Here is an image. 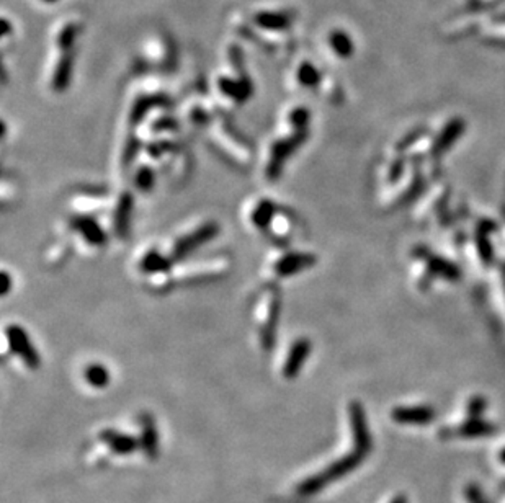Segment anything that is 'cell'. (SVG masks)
Returning <instances> with one entry per match:
<instances>
[{
	"mask_svg": "<svg viewBox=\"0 0 505 503\" xmlns=\"http://www.w3.org/2000/svg\"><path fill=\"white\" fill-rule=\"evenodd\" d=\"M218 232L219 227L216 222H206V224L198 227L196 231L186 234L180 241H177L174 248H172V260H184L191 252H195L196 248L205 246L206 242L213 241V238L218 236Z\"/></svg>",
	"mask_w": 505,
	"mask_h": 503,
	"instance_id": "obj_3",
	"label": "cell"
},
{
	"mask_svg": "<svg viewBox=\"0 0 505 503\" xmlns=\"http://www.w3.org/2000/svg\"><path fill=\"white\" fill-rule=\"evenodd\" d=\"M461 129H463V121L453 120L452 123L447 126V129L443 131L440 141H438V147H440V149H445V146H448L449 142H453L454 139H456L459 133H461Z\"/></svg>",
	"mask_w": 505,
	"mask_h": 503,
	"instance_id": "obj_16",
	"label": "cell"
},
{
	"mask_svg": "<svg viewBox=\"0 0 505 503\" xmlns=\"http://www.w3.org/2000/svg\"><path fill=\"white\" fill-rule=\"evenodd\" d=\"M279 314H280V296L279 293H275L274 296L270 298L269 311H267V319L265 322L262 324V343L267 350L274 347V342L276 338V322H279Z\"/></svg>",
	"mask_w": 505,
	"mask_h": 503,
	"instance_id": "obj_9",
	"label": "cell"
},
{
	"mask_svg": "<svg viewBox=\"0 0 505 503\" xmlns=\"http://www.w3.org/2000/svg\"><path fill=\"white\" fill-rule=\"evenodd\" d=\"M5 335H7L8 345L12 348L15 355H18V358L23 359V363L32 369H38L39 364H41V358L34 347L32 345V340H30L28 333L20 327V325H8L7 330H5Z\"/></svg>",
	"mask_w": 505,
	"mask_h": 503,
	"instance_id": "obj_4",
	"label": "cell"
},
{
	"mask_svg": "<svg viewBox=\"0 0 505 503\" xmlns=\"http://www.w3.org/2000/svg\"><path fill=\"white\" fill-rule=\"evenodd\" d=\"M141 450L144 451L149 459H155L159 456V431L155 421L149 414L141 415Z\"/></svg>",
	"mask_w": 505,
	"mask_h": 503,
	"instance_id": "obj_7",
	"label": "cell"
},
{
	"mask_svg": "<svg viewBox=\"0 0 505 503\" xmlns=\"http://www.w3.org/2000/svg\"><path fill=\"white\" fill-rule=\"evenodd\" d=\"M100 440L103 443H107L110 446V450L113 451L115 454L118 456H128L133 454L134 451H138L141 448V443L138 438L129 435H123L118 433L115 430H105L100 433Z\"/></svg>",
	"mask_w": 505,
	"mask_h": 503,
	"instance_id": "obj_8",
	"label": "cell"
},
{
	"mask_svg": "<svg viewBox=\"0 0 505 503\" xmlns=\"http://www.w3.org/2000/svg\"><path fill=\"white\" fill-rule=\"evenodd\" d=\"M316 255L312 253H286L279 262L275 263L274 270L279 276H291L300 272H305L307 268L314 267Z\"/></svg>",
	"mask_w": 505,
	"mask_h": 503,
	"instance_id": "obj_6",
	"label": "cell"
},
{
	"mask_svg": "<svg viewBox=\"0 0 505 503\" xmlns=\"http://www.w3.org/2000/svg\"><path fill=\"white\" fill-rule=\"evenodd\" d=\"M136 183H138L139 190L151 191V190H153L154 183H155L154 172L151 170L149 167H143V169H139L138 175H136Z\"/></svg>",
	"mask_w": 505,
	"mask_h": 503,
	"instance_id": "obj_17",
	"label": "cell"
},
{
	"mask_svg": "<svg viewBox=\"0 0 505 503\" xmlns=\"http://www.w3.org/2000/svg\"><path fill=\"white\" fill-rule=\"evenodd\" d=\"M133 205H134L133 196H131L129 193H124V195L120 198L118 208H116V215H115V229L116 234H120L121 237H124L126 234H128Z\"/></svg>",
	"mask_w": 505,
	"mask_h": 503,
	"instance_id": "obj_11",
	"label": "cell"
},
{
	"mask_svg": "<svg viewBox=\"0 0 505 503\" xmlns=\"http://www.w3.org/2000/svg\"><path fill=\"white\" fill-rule=\"evenodd\" d=\"M275 215H276V205H275V203L270 201V200H262V201L257 203V206L254 208V211H252V222H254V226L257 229H260V231H265V229L270 227Z\"/></svg>",
	"mask_w": 505,
	"mask_h": 503,
	"instance_id": "obj_12",
	"label": "cell"
},
{
	"mask_svg": "<svg viewBox=\"0 0 505 503\" xmlns=\"http://www.w3.org/2000/svg\"><path fill=\"white\" fill-rule=\"evenodd\" d=\"M172 263H174V260L169 257L162 255V253L155 252V250H151L149 253H146L143 260H141V272L148 273V274H155V273H164V272H169L172 268Z\"/></svg>",
	"mask_w": 505,
	"mask_h": 503,
	"instance_id": "obj_13",
	"label": "cell"
},
{
	"mask_svg": "<svg viewBox=\"0 0 505 503\" xmlns=\"http://www.w3.org/2000/svg\"><path fill=\"white\" fill-rule=\"evenodd\" d=\"M432 412L427 409H399L394 412V419L401 424H426L432 419Z\"/></svg>",
	"mask_w": 505,
	"mask_h": 503,
	"instance_id": "obj_15",
	"label": "cell"
},
{
	"mask_svg": "<svg viewBox=\"0 0 505 503\" xmlns=\"http://www.w3.org/2000/svg\"><path fill=\"white\" fill-rule=\"evenodd\" d=\"M311 353V342L307 338H298L288 352V357L283 364V376L288 379L296 378L301 373L302 366L307 362Z\"/></svg>",
	"mask_w": 505,
	"mask_h": 503,
	"instance_id": "obj_5",
	"label": "cell"
},
{
	"mask_svg": "<svg viewBox=\"0 0 505 503\" xmlns=\"http://www.w3.org/2000/svg\"><path fill=\"white\" fill-rule=\"evenodd\" d=\"M306 136H307L306 129H296V133L291 137H286V139L275 142L274 147H271L269 167H267V175H269L270 180L279 179L283 167H285V162L295 154L298 146L302 144Z\"/></svg>",
	"mask_w": 505,
	"mask_h": 503,
	"instance_id": "obj_2",
	"label": "cell"
},
{
	"mask_svg": "<svg viewBox=\"0 0 505 503\" xmlns=\"http://www.w3.org/2000/svg\"><path fill=\"white\" fill-rule=\"evenodd\" d=\"M365 456H366V453H363V451L355 448L353 453L347 454L345 457H342V459L335 461L334 464H331L327 469L319 472V474L311 476V477H307L306 480H302L296 489L298 495L311 497V495L319 494V492L322 489H326V485H329L331 482L340 479V477H343L350 471L355 469V467L360 464L362 459Z\"/></svg>",
	"mask_w": 505,
	"mask_h": 503,
	"instance_id": "obj_1",
	"label": "cell"
},
{
	"mask_svg": "<svg viewBox=\"0 0 505 503\" xmlns=\"http://www.w3.org/2000/svg\"><path fill=\"white\" fill-rule=\"evenodd\" d=\"M70 227L82 234V237L92 246H103L107 242V236H105L103 229L97 224V221L90 219V217H72L70 219Z\"/></svg>",
	"mask_w": 505,
	"mask_h": 503,
	"instance_id": "obj_10",
	"label": "cell"
},
{
	"mask_svg": "<svg viewBox=\"0 0 505 503\" xmlns=\"http://www.w3.org/2000/svg\"><path fill=\"white\" fill-rule=\"evenodd\" d=\"M84 378L89 383V386H92V388H95V389H103L110 384L108 369L105 368L103 364H98V363L89 364L87 368H85Z\"/></svg>",
	"mask_w": 505,
	"mask_h": 503,
	"instance_id": "obj_14",
	"label": "cell"
},
{
	"mask_svg": "<svg viewBox=\"0 0 505 503\" xmlns=\"http://www.w3.org/2000/svg\"><path fill=\"white\" fill-rule=\"evenodd\" d=\"M4 294H7L10 291V276L8 273H4Z\"/></svg>",
	"mask_w": 505,
	"mask_h": 503,
	"instance_id": "obj_18",
	"label": "cell"
}]
</instances>
